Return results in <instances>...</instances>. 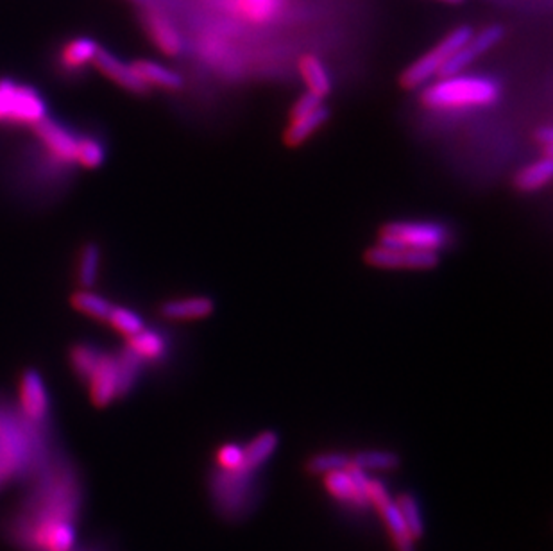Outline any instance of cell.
<instances>
[{"label":"cell","instance_id":"8d00e7d4","mask_svg":"<svg viewBox=\"0 0 553 551\" xmlns=\"http://www.w3.org/2000/svg\"><path fill=\"white\" fill-rule=\"evenodd\" d=\"M443 2H448V4H461L462 0H443Z\"/></svg>","mask_w":553,"mask_h":551},{"label":"cell","instance_id":"4fadbf2b","mask_svg":"<svg viewBox=\"0 0 553 551\" xmlns=\"http://www.w3.org/2000/svg\"><path fill=\"white\" fill-rule=\"evenodd\" d=\"M93 63L106 78L117 82L120 88H124L131 93H138V95H144V93L149 91V86L137 76L133 65H126L113 52L100 47Z\"/></svg>","mask_w":553,"mask_h":551},{"label":"cell","instance_id":"83f0119b","mask_svg":"<svg viewBox=\"0 0 553 551\" xmlns=\"http://www.w3.org/2000/svg\"><path fill=\"white\" fill-rule=\"evenodd\" d=\"M351 462L364 471H391L399 466V457L391 451H360L351 457Z\"/></svg>","mask_w":553,"mask_h":551},{"label":"cell","instance_id":"8fae6325","mask_svg":"<svg viewBox=\"0 0 553 551\" xmlns=\"http://www.w3.org/2000/svg\"><path fill=\"white\" fill-rule=\"evenodd\" d=\"M20 408L22 413L34 421L43 423L51 412V397L42 375L34 369H27L20 380Z\"/></svg>","mask_w":553,"mask_h":551},{"label":"cell","instance_id":"f546056e","mask_svg":"<svg viewBox=\"0 0 553 551\" xmlns=\"http://www.w3.org/2000/svg\"><path fill=\"white\" fill-rule=\"evenodd\" d=\"M108 320L119 333L126 335L128 338L137 335L138 331H142L146 328V322H144L142 315H138L129 309H124V307H113L111 312L108 315Z\"/></svg>","mask_w":553,"mask_h":551},{"label":"cell","instance_id":"4dcf8cb0","mask_svg":"<svg viewBox=\"0 0 553 551\" xmlns=\"http://www.w3.org/2000/svg\"><path fill=\"white\" fill-rule=\"evenodd\" d=\"M106 159V149L104 144L93 137H82L78 138V149H76V163H80L84 168H97Z\"/></svg>","mask_w":553,"mask_h":551},{"label":"cell","instance_id":"7a4b0ae2","mask_svg":"<svg viewBox=\"0 0 553 551\" xmlns=\"http://www.w3.org/2000/svg\"><path fill=\"white\" fill-rule=\"evenodd\" d=\"M45 117L47 104L34 88L0 79V124L34 126Z\"/></svg>","mask_w":553,"mask_h":551},{"label":"cell","instance_id":"ffe728a7","mask_svg":"<svg viewBox=\"0 0 553 551\" xmlns=\"http://www.w3.org/2000/svg\"><path fill=\"white\" fill-rule=\"evenodd\" d=\"M278 448V435L274 432H262L243 448V468L249 471L258 470L267 462Z\"/></svg>","mask_w":553,"mask_h":551},{"label":"cell","instance_id":"cb8c5ba5","mask_svg":"<svg viewBox=\"0 0 553 551\" xmlns=\"http://www.w3.org/2000/svg\"><path fill=\"white\" fill-rule=\"evenodd\" d=\"M100 269V249L95 242H88L82 245L78 261V283L82 290H90L95 287Z\"/></svg>","mask_w":553,"mask_h":551},{"label":"cell","instance_id":"484cf974","mask_svg":"<svg viewBox=\"0 0 553 551\" xmlns=\"http://www.w3.org/2000/svg\"><path fill=\"white\" fill-rule=\"evenodd\" d=\"M100 356H102V351H99L97 347L90 344H78L71 351V366L82 382H88Z\"/></svg>","mask_w":553,"mask_h":551},{"label":"cell","instance_id":"e575fe53","mask_svg":"<svg viewBox=\"0 0 553 551\" xmlns=\"http://www.w3.org/2000/svg\"><path fill=\"white\" fill-rule=\"evenodd\" d=\"M320 106H322V99L317 97L316 93H312V91H307L294 102V106L291 109V119L296 120V119H301L305 115H310Z\"/></svg>","mask_w":553,"mask_h":551},{"label":"cell","instance_id":"5b68a950","mask_svg":"<svg viewBox=\"0 0 553 551\" xmlns=\"http://www.w3.org/2000/svg\"><path fill=\"white\" fill-rule=\"evenodd\" d=\"M448 240V230L435 223H391L382 230L380 245L437 252Z\"/></svg>","mask_w":553,"mask_h":551},{"label":"cell","instance_id":"9c48e42d","mask_svg":"<svg viewBox=\"0 0 553 551\" xmlns=\"http://www.w3.org/2000/svg\"><path fill=\"white\" fill-rule=\"evenodd\" d=\"M505 36V31L501 25H489L483 31L476 33L466 45H462L452 58H448V62L441 67L439 76L441 78H448V76H457L461 74L466 67H470L474 60L481 54H485L487 51H491L492 47H496Z\"/></svg>","mask_w":553,"mask_h":551},{"label":"cell","instance_id":"d4e9b609","mask_svg":"<svg viewBox=\"0 0 553 551\" xmlns=\"http://www.w3.org/2000/svg\"><path fill=\"white\" fill-rule=\"evenodd\" d=\"M71 303L81 314L90 315V317L99 318V320H108V315L113 309V305L106 298H102L95 292H90V290H78L72 296Z\"/></svg>","mask_w":553,"mask_h":551},{"label":"cell","instance_id":"9a60e30c","mask_svg":"<svg viewBox=\"0 0 553 551\" xmlns=\"http://www.w3.org/2000/svg\"><path fill=\"white\" fill-rule=\"evenodd\" d=\"M215 303L210 298H183V299H172L161 305L159 312L165 318L170 320H197L214 314Z\"/></svg>","mask_w":553,"mask_h":551},{"label":"cell","instance_id":"ac0fdd59","mask_svg":"<svg viewBox=\"0 0 553 551\" xmlns=\"http://www.w3.org/2000/svg\"><path fill=\"white\" fill-rule=\"evenodd\" d=\"M553 163L552 157H543L532 165L523 166L514 176V186L520 192H536L543 186H547L552 179Z\"/></svg>","mask_w":553,"mask_h":551},{"label":"cell","instance_id":"44dd1931","mask_svg":"<svg viewBox=\"0 0 553 551\" xmlns=\"http://www.w3.org/2000/svg\"><path fill=\"white\" fill-rule=\"evenodd\" d=\"M99 43L91 38H76L69 42L62 52V63L71 69V71H80L86 67L88 63H93L97 52H99Z\"/></svg>","mask_w":553,"mask_h":551},{"label":"cell","instance_id":"5bb4252c","mask_svg":"<svg viewBox=\"0 0 553 551\" xmlns=\"http://www.w3.org/2000/svg\"><path fill=\"white\" fill-rule=\"evenodd\" d=\"M146 27L159 51L167 56H177L183 51V38L176 25L157 9H149L144 16Z\"/></svg>","mask_w":553,"mask_h":551},{"label":"cell","instance_id":"7c38bea8","mask_svg":"<svg viewBox=\"0 0 553 551\" xmlns=\"http://www.w3.org/2000/svg\"><path fill=\"white\" fill-rule=\"evenodd\" d=\"M90 387V399L95 406H108L119 397V369L115 355L102 353L95 371L86 382Z\"/></svg>","mask_w":553,"mask_h":551},{"label":"cell","instance_id":"836d02e7","mask_svg":"<svg viewBox=\"0 0 553 551\" xmlns=\"http://www.w3.org/2000/svg\"><path fill=\"white\" fill-rule=\"evenodd\" d=\"M219 468L224 471H237L243 468V448L237 444H226L217 451Z\"/></svg>","mask_w":553,"mask_h":551},{"label":"cell","instance_id":"d6a6232c","mask_svg":"<svg viewBox=\"0 0 553 551\" xmlns=\"http://www.w3.org/2000/svg\"><path fill=\"white\" fill-rule=\"evenodd\" d=\"M243 14L253 22H267L278 11V0H240Z\"/></svg>","mask_w":553,"mask_h":551},{"label":"cell","instance_id":"6da1fadb","mask_svg":"<svg viewBox=\"0 0 553 551\" xmlns=\"http://www.w3.org/2000/svg\"><path fill=\"white\" fill-rule=\"evenodd\" d=\"M500 97V86L480 76H448L423 90L421 100L432 109H462L491 106Z\"/></svg>","mask_w":553,"mask_h":551},{"label":"cell","instance_id":"f1b7e54d","mask_svg":"<svg viewBox=\"0 0 553 551\" xmlns=\"http://www.w3.org/2000/svg\"><path fill=\"white\" fill-rule=\"evenodd\" d=\"M399 514L406 525V530L410 534V537L415 541L423 536V519H421V510L419 505L415 501V498L412 494H401L396 501Z\"/></svg>","mask_w":553,"mask_h":551},{"label":"cell","instance_id":"e0dca14e","mask_svg":"<svg viewBox=\"0 0 553 551\" xmlns=\"http://www.w3.org/2000/svg\"><path fill=\"white\" fill-rule=\"evenodd\" d=\"M328 119H329L328 108L320 106L314 113L292 120L291 126L285 131V137H283L285 144L289 147L301 146L303 142H307L316 133L317 129H320L328 122Z\"/></svg>","mask_w":553,"mask_h":551},{"label":"cell","instance_id":"7402d4cb","mask_svg":"<svg viewBox=\"0 0 553 551\" xmlns=\"http://www.w3.org/2000/svg\"><path fill=\"white\" fill-rule=\"evenodd\" d=\"M300 71L305 84L309 86V91L316 93L317 97L324 99L331 91V79L328 76V71L319 62V58L309 54L303 56L300 62Z\"/></svg>","mask_w":553,"mask_h":551},{"label":"cell","instance_id":"277c9868","mask_svg":"<svg viewBox=\"0 0 553 551\" xmlns=\"http://www.w3.org/2000/svg\"><path fill=\"white\" fill-rule=\"evenodd\" d=\"M253 472L249 470L215 472L212 478V494L217 508L224 518H238L253 503Z\"/></svg>","mask_w":553,"mask_h":551},{"label":"cell","instance_id":"ba28073f","mask_svg":"<svg viewBox=\"0 0 553 551\" xmlns=\"http://www.w3.org/2000/svg\"><path fill=\"white\" fill-rule=\"evenodd\" d=\"M324 485L328 492L338 501H346L355 507L369 505V499H367L369 478L366 476L364 470H360L353 462H349L346 470L324 474Z\"/></svg>","mask_w":553,"mask_h":551},{"label":"cell","instance_id":"52a82bcc","mask_svg":"<svg viewBox=\"0 0 553 551\" xmlns=\"http://www.w3.org/2000/svg\"><path fill=\"white\" fill-rule=\"evenodd\" d=\"M367 499L369 505H373L380 516L384 518L391 537L395 541L396 550L397 551H414V539L410 537L406 525L399 514V508L393 501L387 487L380 481V480H369L367 485Z\"/></svg>","mask_w":553,"mask_h":551},{"label":"cell","instance_id":"1f68e13d","mask_svg":"<svg viewBox=\"0 0 553 551\" xmlns=\"http://www.w3.org/2000/svg\"><path fill=\"white\" fill-rule=\"evenodd\" d=\"M351 462V457L344 455V453H320L312 457L307 462V471L310 474H328V472L338 471V470H346Z\"/></svg>","mask_w":553,"mask_h":551},{"label":"cell","instance_id":"2e32d148","mask_svg":"<svg viewBox=\"0 0 553 551\" xmlns=\"http://www.w3.org/2000/svg\"><path fill=\"white\" fill-rule=\"evenodd\" d=\"M137 76L142 79L149 88L157 86L163 90H179L183 86V78L179 76V72L159 65L157 62H149V60H138L135 63H131Z\"/></svg>","mask_w":553,"mask_h":551},{"label":"cell","instance_id":"30bf717a","mask_svg":"<svg viewBox=\"0 0 553 551\" xmlns=\"http://www.w3.org/2000/svg\"><path fill=\"white\" fill-rule=\"evenodd\" d=\"M38 140L47 149L51 157L71 165L76 163V149H78V137L72 135L65 126L49 117L42 119L38 124L33 126Z\"/></svg>","mask_w":553,"mask_h":551},{"label":"cell","instance_id":"8992f818","mask_svg":"<svg viewBox=\"0 0 553 551\" xmlns=\"http://www.w3.org/2000/svg\"><path fill=\"white\" fill-rule=\"evenodd\" d=\"M366 263L378 269H434L439 263V254L432 251H415L406 247L375 245L366 252Z\"/></svg>","mask_w":553,"mask_h":551},{"label":"cell","instance_id":"603a6c76","mask_svg":"<svg viewBox=\"0 0 553 551\" xmlns=\"http://www.w3.org/2000/svg\"><path fill=\"white\" fill-rule=\"evenodd\" d=\"M115 358L119 369V397H122L131 393L133 387L137 385L144 360L137 356L128 346L119 355H115Z\"/></svg>","mask_w":553,"mask_h":551},{"label":"cell","instance_id":"3957f363","mask_svg":"<svg viewBox=\"0 0 553 551\" xmlns=\"http://www.w3.org/2000/svg\"><path fill=\"white\" fill-rule=\"evenodd\" d=\"M473 36V29L470 25H461L453 29L434 51L421 56L415 63H412L401 76V84L406 90H414L428 82L434 76H439L441 67L452 58L468 40Z\"/></svg>","mask_w":553,"mask_h":551},{"label":"cell","instance_id":"4316f807","mask_svg":"<svg viewBox=\"0 0 553 551\" xmlns=\"http://www.w3.org/2000/svg\"><path fill=\"white\" fill-rule=\"evenodd\" d=\"M40 539L49 551H69L74 545L76 532L71 523L60 521L54 525H47Z\"/></svg>","mask_w":553,"mask_h":551},{"label":"cell","instance_id":"d590c367","mask_svg":"<svg viewBox=\"0 0 553 551\" xmlns=\"http://www.w3.org/2000/svg\"><path fill=\"white\" fill-rule=\"evenodd\" d=\"M538 140L539 144L545 146L547 149V157H552V142H553V131L550 126H545L538 131Z\"/></svg>","mask_w":553,"mask_h":551},{"label":"cell","instance_id":"d6986e66","mask_svg":"<svg viewBox=\"0 0 553 551\" xmlns=\"http://www.w3.org/2000/svg\"><path fill=\"white\" fill-rule=\"evenodd\" d=\"M128 347L140 356L144 362H153L159 360L165 351H167V340L165 337L157 331V329H148L144 328L142 331H138L137 335L129 337L128 340Z\"/></svg>","mask_w":553,"mask_h":551}]
</instances>
